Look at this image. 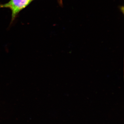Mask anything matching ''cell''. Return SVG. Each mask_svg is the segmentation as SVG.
<instances>
[{
	"label": "cell",
	"mask_w": 124,
	"mask_h": 124,
	"mask_svg": "<svg viewBox=\"0 0 124 124\" xmlns=\"http://www.w3.org/2000/svg\"><path fill=\"white\" fill-rule=\"evenodd\" d=\"M32 0V1H33V0Z\"/></svg>",
	"instance_id": "3"
},
{
	"label": "cell",
	"mask_w": 124,
	"mask_h": 124,
	"mask_svg": "<svg viewBox=\"0 0 124 124\" xmlns=\"http://www.w3.org/2000/svg\"><path fill=\"white\" fill-rule=\"evenodd\" d=\"M32 0H10L5 4H0V8H6L11 11L10 24L14 22L19 14L31 4Z\"/></svg>",
	"instance_id": "1"
},
{
	"label": "cell",
	"mask_w": 124,
	"mask_h": 124,
	"mask_svg": "<svg viewBox=\"0 0 124 124\" xmlns=\"http://www.w3.org/2000/svg\"><path fill=\"white\" fill-rule=\"evenodd\" d=\"M58 3L60 6H62L63 2L62 0H57Z\"/></svg>",
	"instance_id": "2"
}]
</instances>
